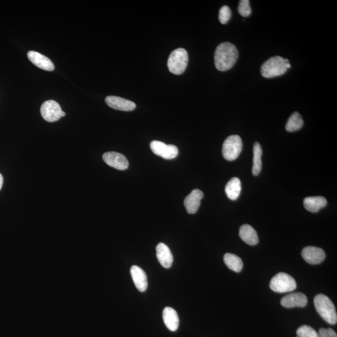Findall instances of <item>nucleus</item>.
<instances>
[{
	"instance_id": "17",
	"label": "nucleus",
	"mask_w": 337,
	"mask_h": 337,
	"mask_svg": "<svg viewBox=\"0 0 337 337\" xmlns=\"http://www.w3.org/2000/svg\"><path fill=\"white\" fill-rule=\"evenodd\" d=\"M162 318L163 321L168 330L175 331L178 329L179 318L175 309L170 306L164 308L162 312Z\"/></svg>"
},
{
	"instance_id": "20",
	"label": "nucleus",
	"mask_w": 337,
	"mask_h": 337,
	"mask_svg": "<svg viewBox=\"0 0 337 337\" xmlns=\"http://www.w3.org/2000/svg\"><path fill=\"white\" fill-rule=\"evenodd\" d=\"M225 191L229 200H237L241 192V182L240 179L237 178H232L226 185Z\"/></svg>"
},
{
	"instance_id": "6",
	"label": "nucleus",
	"mask_w": 337,
	"mask_h": 337,
	"mask_svg": "<svg viewBox=\"0 0 337 337\" xmlns=\"http://www.w3.org/2000/svg\"><path fill=\"white\" fill-rule=\"evenodd\" d=\"M242 149V141L237 135H233L225 140L222 146V155L229 161L236 160Z\"/></svg>"
},
{
	"instance_id": "9",
	"label": "nucleus",
	"mask_w": 337,
	"mask_h": 337,
	"mask_svg": "<svg viewBox=\"0 0 337 337\" xmlns=\"http://www.w3.org/2000/svg\"><path fill=\"white\" fill-rule=\"evenodd\" d=\"M104 161L109 166L117 170H126L129 167V162L122 154L117 152H107L103 156Z\"/></svg>"
},
{
	"instance_id": "19",
	"label": "nucleus",
	"mask_w": 337,
	"mask_h": 337,
	"mask_svg": "<svg viewBox=\"0 0 337 337\" xmlns=\"http://www.w3.org/2000/svg\"><path fill=\"white\" fill-rule=\"evenodd\" d=\"M327 201L326 199L322 196H316V197L306 198L303 200V205L307 211L311 212H319L320 209L325 208L327 206Z\"/></svg>"
},
{
	"instance_id": "2",
	"label": "nucleus",
	"mask_w": 337,
	"mask_h": 337,
	"mask_svg": "<svg viewBox=\"0 0 337 337\" xmlns=\"http://www.w3.org/2000/svg\"><path fill=\"white\" fill-rule=\"evenodd\" d=\"M314 305L318 314L330 325L337 322V315L335 306L331 300L324 294H319L314 298Z\"/></svg>"
},
{
	"instance_id": "21",
	"label": "nucleus",
	"mask_w": 337,
	"mask_h": 337,
	"mask_svg": "<svg viewBox=\"0 0 337 337\" xmlns=\"http://www.w3.org/2000/svg\"><path fill=\"white\" fill-rule=\"evenodd\" d=\"M223 261L229 269L236 272H241L244 266L242 259L235 254H226L223 257Z\"/></svg>"
},
{
	"instance_id": "22",
	"label": "nucleus",
	"mask_w": 337,
	"mask_h": 337,
	"mask_svg": "<svg viewBox=\"0 0 337 337\" xmlns=\"http://www.w3.org/2000/svg\"><path fill=\"white\" fill-rule=\"evenodd\" d=\"M262 149L258 142L254 145V158L252 174L254 176H258L262 170Z\"/></svg>"
},
{
	"instance_id": "18",
	"label": "nucleus",
	"mask_w": 337,
	"mask_h": 337,
	"mask_svg": "<svg viewBox=\"0 0 337 337\" xmlns=\"http://www.w3.org/2000/svg\"><path fill=\"white\" fill-rule=\"evenodd\" d=\"M239 236L243 241L250 245H256L258 244L259 237L258 233L252 226L244 224L239 229Z\"/></svg>"
},
{
	"instance_id": "1",
	"label": "nucleus",
	"mask_w": 337,
	"mask_h": 337,
	"mask_svg": "<svg viewBox=\"0 0 337 337\" xmlns=\"http://www.w3.org/2000/svg\"><path fill=\"white\" fill-rule=\"evenodd\" d=\"M238 57V50L233 44L229 42L221 43L215 51V67L220 71L230 70L236 63Z\"/></svg>"
},
{
	"instance_id": "14",
	"label": "nucleus",
	"mask_w": 337,
	"mask_h": 337,
	"mask_svg": "<svg viewBox=\"0 0 337 337\" xmlns=\"http://www.w3.org/2000/svg\"><path fill=\"white\" fill-rule=\"evenodd\" d=\"M27 55L30 62L38 68L48 71H52L54 70L53 63L45 55L34 51H29Z\"/></svg>"
},
{
	"instance_id": "27",
	"label": "nucleus",
	"mask_w": 337,
	"mask_h": 337,
	"mask_svg": "<svg viewBox=\"0 0 337 337\" xmlns=\"http://www.w3.org/2000/svg\"><path fill=\"white\" fill-rule=\"evenodd\" d=\"M319 337H337L335 331L331 328H320L319 333Z\"/></svg>"
},
{
	"instance_id": "23",
	"label": "nucleus",
	"mask_w": 337,
	"mask_h": 337,
	"mask_svg": "<svg viewBox=\"0 0 337 337\" xmlns=\"http://www.w3.org/2000/svg\"><path fill=\"white\" fill-rule=\"evenodd\" d=\"M303 121L302 117L297 112L293 113L286 124V129L288 132H294L302 128Z\"/></svg>"
},
{
	"instance_id": "5",
	"label": "nucleus",
	"mask_w": 337,
	"mask_h": 337,
	"mask_svg": "<svg viewBox=\"0 0 337 337\" xmlns=\"http://www.w3.org/2000/svg\"><path fill=\"white\" fill-rule=\"evenodd\" d=\"M297 287L296 282L292 276L286 273H277L272 278L270 288L277 293H286L294 291Z\"/></svg>"
},
{
	"instance_id": "7",
	"label": "nucleus",
	"mask_w": 337,
	"mask_h": 337,
	"mask_svg": "<svg viewBox=\"0 0 337 337\" xmlns=\"http://www.w3.org/2000/svg\"><path fill=\"white\" fill-rule=\"evenodd\" d=\"M62 111L60 105L54 100L46 101L41 105V116L49 123L59 121L62 118Z\"/></svg>"
},
{
	"instance_id": "13",
	"label": "nucleus",
	"mask_w": 337,
	"mask_h": 337,
	"mask_svg": "<svg viewBox=\"0 0 337 337\" xmlns=\"http://www.w3.org/2000/svg\"><path fill=\"white\" fill-rule=\"evenodd\" d=\"M203 197V191L198 189L193 190L188 195L186 196L184 204L189 214H194L198 212L201 206V201Z\"/></svg>"
},
{
	"instance_id": "15",
	"label": "nucleus",
	"mask_w": 337,
	"mask_h": 337,
	"mask_svg": "<svg viewBox=\"0 0 337 337\" xmlns=\"http://www.w3.org/2000/svg\"><path fill=\"white\" fill-rule=\"evenodd\" d=\"M131 275L138 291L144 292L148 288V278L146 273L142 268L133 266L131 268Z\"/></svg>"
},
{
	"instance_id": "16",
	"label": "nucleus",
	"mask_w": 337,
	"mask_h": 337,
	"mask_svg": "<svg viewBox=\"0 0 337 337\" xmlns=\"http://www.w3.org/2000/svg\"><path fill=\"white\" fill-rule=\"evenodd\" d=\"M156 256L160 264L165 269H168L172 266L173 263V256L170 248L164 243H159L156 247Z\"/></svg>"
},
{
	"instance_id": "28",
	"label": "nucleus",
	"mask_w": 337,
	"mask_h": 337,
	"mask_svg": "<svg viewBox=\"0 0 337 337\" xmlns=\"http://www.w3.org/2000/svg\"><path fill=\"white\" fill-rule=\"evenodd\" d=\"M3 183H4V178H3V176L0 174V190L2 189Z\"/></svg>"
},
{
	"instance_id": "26",
	"label": "nucleus",
	"mask_w": 337,
	"mask_h": 337,
	"mask_svg": "<svg viewBox=\"0 0 337 337\" xmlns=\"http://www.w3.org/2000/svg\"><path fill=\"white\" fill-rule=\"evenodd\" d=\"M232 13L230 8L223 6L220 8L219 13V20L221 23L224 24L230 20Z\"/></svg>"
},
{
	"instance_id": "3",
	"label": "nucleus",
	"mask_w": 337,
	"mask_h": 337,
	"mask_svg": "<svg viewBox=\"0 0 337 337\" xmlns=\"http://www.w3.org/2000/svg\"><path fill=\"white\" fill-rule=\"evenodd\" d=\"M287 62L284 58L273 57L267 60L261 66L262 75L266 78L283 75L287 70Z\"/></svg>"
},
{
	"instance_id": "24",
	"label": "nucleus",
	"mask_w": 337,
	"mask_h": 337,
	"mask_svg": "<svg viewBox=\"0 0 337 337\" xmlns=\"http://www.w3.org/2000/svg\"><path fill=\"white\" fill-rule=\"evenodd\" d=\"M297 337H319V335L310 326L302 325L297 330Z\"/></svg>"
},
{
	"instance_id": "12",
	"label": "nucleus",
	"mask_w": 337,
	"mask_h": 337,
	"mask_svg": "<svg viewBox=\"0 0 337 337\" xmlns=\"http://www.w3.org/2000/svg\"><path fill=\"white\" fill-rule=\"evenodd\" d=\"M106 103L111 108L123 111H131L136 108V105L128 99L118 97V96H109L105 99Z\"/></svg>"
},
{
	"instance_id": "8",
	"label": "nucleus",
	"mask_w": 337,
	"mask_h": 337,
	"mask_svg": "<svg viewBox=\"0 0 337 337\" xmlns=\"http://www.w3.org/2000/svg\"><path fill=\"white\" fill-rule=\"evenodd\" d=\"M150 148L154 154L165 159H173L178 155V148L175 145H165L159 141H153L150 144Z\"/></svg>"
},
{
	"instance_id": "10",
	"label": "nucleus",
	"mask_w": 337,
	"mask_h": 337,
	"mask_svg": "<svg viewBox=\"0 0 337 337\" xmlns=\"http://www.w3.org/2000/svg\"><path fill=\"white\" fill-rule=\"evenodd\" d=\"M302 256L309 264L317 265L322 263L325 259V253L322 248L308 246L302 250Z\"/></svg>"
},
{
	"instance_id": "25",
	"label": "nucleus",
	"mask_w": 337,
	"mask_h": 337,
	"mask_svg": "<svg viewBox=\"0 0 337 337\" xmlns=\"http://www.w3.org/2000/svg\"><path fill=\"white\" fill-rule=\"evenodd\" d=\"M250 2L248 0H241L240 1L238 7V12L243 17H248L250 15L251 8L250 7Z\"/></svg>"
},
{
	"instance_id": "11",
	"label": "nucleus",
	"mask_w": 337,
	"mask_h": 337,
	"mask_svg": "<svg viewBox=\"0 0 337 337\" xmlns=\"http://www.w3.org/2000/svg\"><path fill=\"white\" fill-rule=\"evenodd\" d=\"M280 302L286 308L304 307L307 304L308 299L305 294L297 292L286 295Z\"/></svg>"
},
{
	"instance_id": "4",
	"label": "nucleus",
	"mask_w": 337,
	"mask_h": 337,
	"mask_svg": "<svg viewBox=\"0 0 337 337\" xmlns=\"http://www.w3.org/2000/svg\"><path fill=\"white\" fill-rule=\"evenodd\" d=\"M188 54L186 49L178 48L171 52L167 61L168 70L179 75L184 73L188 64Z\"/></svg>"
},
{
	"instance_id": "29",
	"label": "nucleus",
	"mask_w": 337,
	"mask_h": 337,
	"mask_svg": "<svg viewBox=\"0 0 337 337\" xmlns=\"http://www.w3.org/2000/svg\"><path fill=\"white\" fill-rule=\"evenodd\" d=\"M65 115H66L65 113L62 111V117H65Z\"/></svg>"
}]
</instances>
